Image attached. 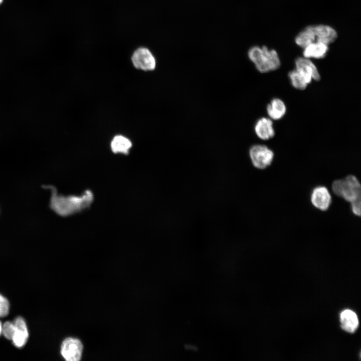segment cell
<instances>
[{"label":"cell","mask_w":361,"mask_h":361,"mask_svg":"<svg viewBox=\"0 0 361 361\" xmlns=\"http://www.w3.org/2000/svg\"><path fill=\"white\" fill-rule=\"evenodd\" d=\"M43 188L51 191L50 208L62 217L70 216L88 209L93 201V193L89 190L85 191L81 196H65L58 195L54 186H44Z\"/></svg>","instance_id":"obj_1"},{"label":"cell","mask_w":361,"mask_h":361,"mask_svg":"<svg viewBox=\"0 0 361 361\" xmlns=\"http://www.w3.org/2000/svg\"><path fill=\"white\" fill-rule=\"evenodd\" d=\"M248 56L257 70L261 73L276 70L281 65L277 52L274 49H269L265 46L251 47L248 51Z\"/></svg>","instance_id":"obj_2"},{"label":"cell","mask_w":361,"mask_h":361,"mask_svg":"<svg viewBox=\"0 0 361 361\" xmlns=\"http://www.w3.org/2000/svg\"><path fill=\"white\" fill-rule=\"evenodd\" d=\"M331 189L336 196L350 204L360 200V184L357 178L353 175H348L344 178L333 181Z\"/></svg>","instance_id":"obj_3"},{"label":"cell","mask_w":361,"mask_h":361,"mask_svg":"<svg viewBox=\"0 0 361 361\" xmlns=\"http://www.w3.org/2000/svg\"><path fill=\"white\" fill-rule=\"evenodd\" d=\"M249 153L253 166L260 169H265L270 165L274 157L273 151L263 144L252 145Z\"/></svg>","instance_id":"obj_4"},{"label":"cell","mask_w":361,"mask_h":361,"mask_svg":"<svg viewBox=\"0 0 361 361\" xmlns=\"http://www.w3.org/2000/svg\"><path fill=\"white\" fill-rule=\"evenodd\" d=\"M134 67L143 71H152L156 67V60L150 50L144 47L135 49L131 57Z\"/></svg>","instance_id":"obj_5"},{"label":"cell","mask_w":361,"mask_h":361,"mask_svg":"<svg viewBox=\"0 0 361 361\" xmlns=\"http://www.w3.org/2000/svg\"><path fill=\"white\" fill-rule=\"evenodd\" d=\"M83 349V344L79 339L67 337L61 344V354L67 361H79L81 358Z\"/></svg>","instance_id":"obj_6"},{"label":"cell","mask_w":361,"mask_h":361,"mask_svg":"<svg viewBox=\"0 0 361 361\" xmlns=\"http://www.w3.org/2000/svg\"><path fill=\"white\" fill-rule=\"evenodd\" d=\"M295 69L304 77L308 84L312 81H319L320 75L314 64L304 57H298L295 61Z\"/></svg>","instance_id":"obj_7"},{"label":"cell","mask_w":361,"mask_h":361,"mask_svg":"<svg viewBox=\"0 0 361 361\" xmlns=\"http://www.w3.org/2000/svg\"><path fill=\"white\" fill-rule=\"evenodd\" d=\"M310 201L312 205L316 209L325 211L331 204V196L327 188L323 186L315 187L311 193Z\"/></svg>","instance_id":"obj_8"},{"label":"cell","mask_w":361,"mask_h":361,"mask_svg":"<svg viewBox=\"0 0 361 361\" xmlns=\"http://www.w3.org/2000/svg\"><path fill=\"white\" fill-rule=\"evenodd\" d=\"M316 42H321L326 45L334 42L337 37V33L332 27L325 25H311Z\"/></svg>","instance_id":"obj_9"},{"label":"cell","mask_w":361,"mask_h":361,"mask_svg":"<svg viewBox=\"0 0 361 361\" xmlns=\"http://www.w3.org/2000/svg\"><path fill=\"white\" fill-rule=\"evenodd\" d=\"M15 332L12 339L13 344L18 348L23 347L27 343L29 337V331L24 319L19 316L13 322Z\"/></svg>","instance_id":"obj_10"},{"label":"cell","mask_w":361,"mask_h":361,"mask_svg":"<svg viewBox=\"0 0 361 361\" xmlns=\"http://www.w3.org/2000/svg\"><path fill=\"white\" fill-rule=\"evenodd\" d=\"M254 130L257 136L261 139L267 140L275 135L273 123L270 118L262 117L255 123Z\"/></svg>","instance_id":"obj_11"},{"label":"cell","mask_w":361,"mask_h":361,"mask_svg":"<svg viewBox=\"0 0 361 361\" xmlns=\"http://www.w3.org/2000/svg\"><path fill=\"white\" fill-rule=\"evenodd\" d=\"M329 50L328 45L321 42L312 43L303 48V57L308 59H322Z\"/></svg>","instance_id":"obj_12"},{"label":"cell","mask_w":361,"mask_h":361,"mask_svg":"<svg viewBox=\"0 0 361 361\" xmlns=\"http://www.w3.org/2000/svg\"><path fill=\"white\" fill-rule=\"evenodd\" d=\"M267 113L272 120H278L281 119L286 112L285 103L280 99L273 98L268 104L266 107Z\"/></svg>","instance_id":"obj_13"},{"label":"cell","mask_w":361,"mask_h":361,"mask_svg":"<svg viewBox=\"0 0 361 361\" xmlns=\"http://www.w3.org/2000/svg\"><path fill=\"white\" fill-rule=\"evenodd\" d=\"M341 327L344 330L352 333L358 326V320L356 314L352 310L346 309L340 315Z\"/></svg>","instance_id":"obj_14"},{"label":"cell","mask_w":361,"mask_h":361,"mask_svg":"<svg viewBox=\"0 0 361 361\" xmlns=\"http://www.w3.org/2000/svg\"><path fill=\"white\" fill-rule=\"evenodd\" d=\"M132 146L131 141L122 135L115 136L111 143V148L114 153L127 154Z\"/></svg>","instance_id":"obj_15"},{"label":"cell","mask_w":361,"mask_h":361,"mask_svg":"<svg viewBox=\"0 0 361 361\" xmlns=\"http://www.w3.org/2000/svg\"><path fill=\"white\" fill-rule=\"evenodd\" d=\"M295 42L297 45L303 49L308 45L316 42L310 26H307L297 35Z\"/></svg>","instance_id":"obj_16"},{"label":"cell","mask_w":361,"mask_h":361,"mask_svg":"<svg viewBox=\"0 0 361 361\" xmlns=\"http://www.w3.org/2000/svg\"><path fill=\"white\" fill-rule=\"evenodd\" d=\"M288 77L291 85L295 89L304 90L308 85L304 77L296 69L289 72Z\"/></svg>","instance_id":"obj_17"},{"label":"cell","mask_w":361,"mask_h":361,"mask_svg":"<svg viewBox=\"0 0 361 361\" xmlns=\"http://www.w3.org/2000/svg\"><path fill=\"white\" fill-rule=\"evenodd\" d=\"M15 332V326L13 322H5L2 326V334L7 339L12 340Z\"/></svg>","instance_id":"obj_18"},{"label":"cell","mask_w":361,"mask_h":361,"mask_svg":"<svg viewBox=\"0 0 361 361\" xmlns=\"http://www.w3.org/2000/svg\"><path fill=\"white\" fill-rule=\"evenodd\" d=\"M10 306L8 299L0 294V317H6L9 314Z\"/></svg>","instance_id":"obj_19"},{"label":"cell","mask_w":361,"mask_h":361,"mask_svg":"<svg viewBox=\"0 0 361 361\" xmlns=\"http://www.w3.org/2000/svg\"><path fill=\"white\" fill-rule=\"evenodd\" d=\"M360 200H358L350 203L352 213L356 216H360Z\"/></svg>","instance_id":"obj_20"},{"label":"cell","mask_w":361,"mask_h":361,"mask_svg":"<svg viewBox=\"0 0 361 361\" xmlns=\"http://www.w3.org/2000/svg\"><path fill=\"white\" fill-rule=\"evenodd\" d=\"M2 326H3V324H2V322H1V321H0V336H1V335L2 334Z\"/></svg>","instance_id":"obj_21"},{"label":"cell","mask_w":361,"mask_h":361,"mask_svg":"<svg viewBox=\"0 0 361 361\" xmlns=\"http://www.w3.org/2000/svg\"><path fill=\"white\" fill-rule=\"evenodd\" d=\"M3 0H0V5L2 3Z\"/></svg>","instance_id":"obj_22"}]
</instances>
